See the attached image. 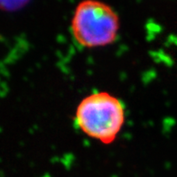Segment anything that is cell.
Listing matches in <instances>:
<instances>
[{"instance_id": "6da1fadb", "label": "cell", "mask_w": 177, "mask_h": 177, "mask_svg": "<svg viewBox=\"0 0 177 177\" xmlns=\"http://www.w3.org/2000/svg\"><path fill=\"white\" fill-rule=\"evenodd\" d=\"M126 119L121 100L107 91L88 95L79 103L75 122L81 131L104 145H110L120 133Z\"/></svg>"}, {"instance_id": "3957f363", "label": "cell", "mask_w": 177, "mask_h": 177, "mask_svg": "<svg viewBox=\"0 0 177 177\" xmlns=\"http://www.w3.org/2000/svg\"><path fill=\"white\" fill-rule=\"evenodd\" d=\"M31 0H0V11L16 12L26 6Z\"/></svg>"}, {"instance_id": "7a4b0ae2", "label": "cell", "mask_w": 177, "mask_h": 177, "mask_svg": "<svg viewBox=\"0 0 177 177\" xmlns=\"http://www.w3.org/2000/svg\"><path fill=\"white\" fill-rule=\"evenodd\" d=\"M120 28L118 13L100 0H82L73 12L71 22L72 36L85 48H99L116 42Z\"/></svg>"}]
</instances>
